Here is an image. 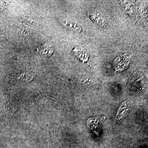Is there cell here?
Returning <instances> with one entry per match:
<instances>
[{"label":"cell","mask_w":148,"mask_h":148,"mask_svg":"<svg viewBox=\"0 0 148 148\" xmlns=\"http://www.w3.org/2000/svg\"><path fill=\"white\" fill-rule=\"evenodd\" d=\"M128 108V103L127 101H125L121 106L120 107L119 110L118 112L117 113L116 118L117 119H121L124 116Z\"/></svg>","instance_id":"2"},{"label":"cell","mask_w":148,"mask_h":148,"mask_svg":"<svg viewBox=\"0 0 148 148\" xmlns=\"http://www.w3.org/2000/svg\"><path fill=\"white\" fill-rule=\"evenodd\" d=\"M38 50L40 54L47 57L53 53V49L50 45L45 44L38 48Z\"/></svg>","instance_id":"1"}]
</instances>
